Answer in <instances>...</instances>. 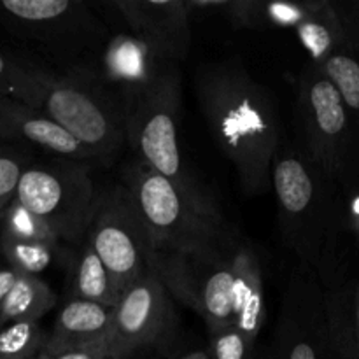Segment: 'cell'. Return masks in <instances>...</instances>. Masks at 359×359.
<instances>
[{
  "mask_svg": "<svg viewBox=\"0 0 359 359\" xmlns=\"http://www.w3.org/2000/svg\"><path fill=\"white\" fill-rule=\"evenodd\" d=\"M195 91L207 130L233 165L242 193H265L272 186L273 158L283 146L273 95L237 56L203 63L196 70Z\"/></svg>",
  "mask_w": 359,
  "mask_h": 359,
  "instance_id": "6da1fadb",
  "label": "cell"
},
{
  "mask_svg": "<svg viewBox=\"0 0 359 359\" xmlns=\"http://www.w3.org/2000/svg\"><path fill=\"white\" fill-rule=\"evenodd\" d=\"M272 188L284 242L326 287L337 226L335 182L307 151L283 142L272 163Z\"/></svg>",
  "mask_w": 359,
  "mask_h": 359,
  "instance_id": "7a4b0ae2",
  "label": "cell"
},
{
  "mask_svg": "<svg viewBox=\"0 0 359 359\" xmlns=\"http://www.w3.org/2000/svg\"><path fill=\"white\" fill-rule=\"evenodd\" d=\"M0 28L37 49L62 74H97L111 39L84 0H0Z\"/></svg>",
  "mask_w": 359,
  "mask_h": 359,
  "instance_id": "3957f363",
  "label": "cell"
},
{
  "mask_svg": "<svg viewBox=\"0 0 359 359\" xmlns=\"http://www.w3.org/2000/svg\"><path fill=\"white\" fill-rule=\"evenodd\" d=\"M153 251L228 252L244 237L224 216L205 212L172 181L135 158L121 170Z\"/></svg>",
  "mask_w": 359,
  "mask_h": 359,
  "instance_id": "277c9868",
  "label": "cell"
},
{
  "mask_svg": "<svg viewBox=\"0 0 359 359\" xmlns=\"http://www.w3.org/2000/svg\"><path fill=\"white\" fill-rule=\"evenodd\" d=\"M182 105L181 67L140 98L126 114V144L146 167L174 182L195 205L214 216H224L210 191L191 174L179 146Z\"/></svg>",
  "mask_w": 359,
  "mask_h": 359,
  "instance_id": "5b68a950",
  "label": "cell"
},
{
  "mask_svg": "<svg viewBox=\"0 0 359 359\" xmlns=\"http://www.w3.org/2000/svg\"><path fill=\"white\" fill-rule=\"evenodd\" d=\"M42 93L39 111L111 163L126 144V114L97 74H62L34 63Z\"/></svg>",
  "mask_w": 359,
  "mask_h": 359,
  "instance_id": "8992f818",
  "label": "cell"
},
{
  "mask_svg": "<svg viewBox=\"0 0 359 359\" xmlns=\"http://www.w3.org/2000/svg\"><path fill=\"white\" fill-rule=\"evenodd\" d=\"M297 88L305 151L335 184H353L359 179V156L349 112L339 90L312 62L298 74Z\"/></svg>",
  "mask_w": 359,
  "mask_h": 359,
  "instance_id": "52a82bcc",
  "label": "cell"
},
{
  "mask_svg": "<svg viewBox=\"0 0 359 359\" xmlns=\"http://www.w3.org/2000/svg\"><path fill=\"white\" fill-rule=\"evenodd\" d=\"M90 168V163L63 158L30 163L16 198L42 217L60 241L79 245L86 238L100 198Z\"/></svg>",
  "mask_w": 359,
  "mask_h": 359,
  "instance_id": "ba28073f",
  "label": "cell"
},
{
  "mask_svg": "<svg viewBox=\"0 0 359 359\" xmlns=\"http://www.w3.org/2000/svg\"><path fill=\"white\" fill-rule=\"evenodd\" d=\"M238 245L228 252H151V266L170 297L198 314L209 333L233 326Z\"/></svg>",
  "mask_w": 359,
  "mask_h": 359,
  "instance_id": "9c48e42d",
  "label": "cell"
},
{
  "mask_svg": "<svg viewBox=\"0 0 359 359\" xmlns=\"http://www.w3.org/2000/svg\"><path fill=\"white\" fill-rule=\"evenodd\" d=\"M84 241L107 266L121 293L151 269L149 235L121 182L100 191Z\"/></svg>",
  "mask_w": 359,
  "mask_h": 359,
  "instance_id": "30bf717a",
  "label": "cell"
},
{
  "mask_svg": "<svg viewBox=\"0 0 359 359\" xmlns=\"http://www.w3.org/2000/svg\"><path fill=\"white\" fill-rule=\"evenodd\" d=\"M269 354L270 359H339L326 290L302 265L287 280Z\"/></svg>",
  "mask_w": 359,
  "mask_h": 359,
  "instance_id": "8fae6325",
  "label": "cell"
},
{
  "mask_svg": "<svg viewBox=\"0 0 359 359\" xmlns=\"http://www.w3.org/2000/svg\"><path fill=\"white\" fill-rule=\"evenodd\" d=\"M174 298L151 266L119 298L107 339L112 359H130L146 349L165 347L175 339Z\"/></svg>",
  "mask_w": 359,
  "mask_h": 359,
  "instance_id": "7c38bea8",
  "label": "cell"
},
{
  "mask_svg": "<svg viewBox=\"0 0 359 359\" xmlns=\"http://www.w3.org/2000/svg\"><path fill=\"white\" fill-rule=\"evenodd\" d=\"M181 67L130 30L111 35L102 55L98 77L118 98L125 114L146 97L172 69Z\"/></svg>",
  "mask_w": 359,
  "mask_h": 359,
  "instance_id": "4fadbf2b",
  "label": "cell"
},
{
  "mask_svg": "<svg viewBox=\"0 0 359 359\" xmlns=\"http://www.w3.org/2000/svg\"><path fill=\"white\" fill-rule=\"evenodd\" d=\"M126 30L181 65L191 48V11L186 0H109Z\"/></svg>",
  "mask_w": 359,
  "mask_h": 359,
  "instance_id": "5bb4252c",
  "label": "cell"
},
{
  "mask_svg": "<svg viewBox=\"0 0 359 359\" xmlns=\"http://www.w3.org/2000/svg\"><path fill=\"white\" fill-rule=\"evenodd\" d=\"M191 14H219L237 30H297L316 13L321 0L265 2V0H186Z\"/></svg>",
  "mask_w": 359,
  "mask_h": 359,
  "instance_id": "9a60e30c",
  "label": "cell"
},
{
  "mask_svg": "<svg viewBox=\"0 0 359 359\" xmlns=\"http://www.w3.org/2000/svg\"><path fill=\"white\" fill-rule=\"evenodd\" d=\"M0 121L18 137L20 142L42 147L56 158L81 161V163L98 161L97 154L91 153L60 123L30 105L9 98H0Z\"/></svg>",
  "mask_w": 359,
  "mask_h": 359,
  "instance_id": "2e32d148",
  "label": "cell"
},
{
  "mask_svg": "<svg viewBox=\"0 0 359 359\" xmlns=\"http://www.w3.org/2000/svg\"><path fill=\"white\" fill-rule=\"evenodd\" d=\"M114 309L97 302L69 298L60 309L44 347H72L107 342L114 323Z\"/></svg>",
  "mask_w": 359,
  "mask_h": 359,
  "instance_id": "e0dca14e",
  "label": "cell"
},
{
  "mask_svg": "<svg viewBox=\"0 0 359 359\" xmlns=\"http://www.w3.org/2000/svg\"><path fill=\"white\" fill-rule=\"evenodd\" d=\"M237 286H235V328L241 330L252 344H258L259 333L266 321V298L263 270L258 255L248 241L238 245Z\"/></svg>",
  "mask_w": 359,
  "mask_h": 359,
  "instance_id": "ac0fdd59",
  "label": "cell"
},
{
  "mask_svg": "<svg viewBox=\"0 0 359 359\" xmlns=\"http://www.w3.org/2000/svg\"><path fill=\"white\" fill-rule=\"evenodd\" d=\"M69 298L97 302L116 307L121 290L97 252L86 241L77 245L69 262Z\"/></svg>",
  "mask_w": 359,
  "mask_h": 359,
  "instance_id": "d6986e66",
  "label": "cell"
},
{
  "mask_svg": "<svg viewBox=\"0 0 359 359\" xmlns=\"http://www.w3.org/2000/svg\"><path fill=\"white\" fill-rule=\"evenodd\" d=\"M294 34L316 65L347 49L346 28L333 0H321L316 13L309 16Z\"/></svg>",
  "mask_w": 359,
  "mask_h": 359,
  "instance_id": "ffe728a7",
  "label": "cell"
},
{
  "mask_svg": "<svg viewBox=\"0 0 359 359\" xmlns=\"http://www.w3.org/2000/svg\"><path fill=\"white\" fill-rule=\"evenodd\" d=\"M55 305L56 294L46 280L37 276L20 273L0 307V328L16 321L41 323Z\"/></svg>",
  "mask_w": 359,
  "mask_h": 359,
  "instance_id": "44dd1931",
  "label": "cell"
},
{
  "mask_svg": "<svg viewBox=\"0 0 359 359\" xmlns=\"http://www.w3.org/2000/svg\"><path fill=\"white\" fill-rule=\"evenodd\" d=\"M333 344L339 359H359V283L351 290L326 291Z\"/></svg>",
  "mask_w": 359,
  "mask_h": 359,
  "instance_id": "7402d4cb",
  "label": "cell"
},
{
  "mask_svg": "<svg viewBox=\"0 0 359 359\" xmlns=\"http://www.w3.org/2000/svg\"><path fill=\"white\" fill-rule=\"evenodd\" d=\"M318 67L335 84L346 104L359 156V58L349 49H344L326 58Z\"/></svg>",
  "mask_w": 359,
  "mask_h": 359,
  "instance_id": "603a6c76",
  "label": "cell"
},
{
  "mask_svg": "<svg viewBox=\"0 0 359 359\" xmlns=\"http://www.w3.org/2000/svg\"><path fill=\"white\" fill-rule=\"evenodd\" d=\"M42 88L30 60L9 56L0 51V98L39 107Z\"/></svg>",
  "mask_w": 359,
  "mask_h": 359,
  "instance_id": "cb8c5ba5",
  "label": "cell"
},
{
  "mask_svg": "<svg viewBox=\"0 0 359 359\" xmlns=\"http://www.w3.org/2000/svg\"><path fill=\"white\" fill-rule=\"evenodd\" d=\"M0 252L18 273L39 277L58 259L62 249L56 244L16 241L0 235Z\"/></svg>",
  "mask_w": 359,
  "mask_h": 359,
  "instance_id": "d4e9b609",
  "label": "cell"
},
{
  "mask_svg": "<svg viewBox=\"0 0 359 359\" xmlns=\"http://www.w3.org/2000/svg\"><path fill=\"white\" fill-rule=\"evenodd\" d=\"M0 235L16 241L46 242L60 245V238L42 217L14 198L0 214Z\"/></svg>",
  "mask_w": 359,
  "mask_h": 359,
  "instance_id": "484cf974",
  "label": "cell"
},
{
  "mask_svg": "<svg viewBox=\"0 0 359 359\" xmlns=\"http://www.w3.org/2000/svg\"><path fill=\"white\" fill-rule=\"evenodd\" d=\"M48 342L37 321H16L0 328V359H35Z\"/></svg>",
  "mask_w": 359,
  "mask_h": 359,
  "instance_id": "4316f807",
  "label": "cell"
},
{
  "mask_svg": "<svg viewBox=\"0 0 359 359\" xmlns=\"http://www.w3.org/2000/svg\"><path fill=\"white\" fill-rule=\"evenodd\" d=\"M23 142H0V214L16 198L18 186L32 156Z\"/></svg>",
  "mask_w": 359,
  "mask_h": 359,
  "instance_id": "83f0119b",
  "label": "cell"
},
{
  "mask_svg": "<svg viewBox=\"0 0 359 359\" xmlns=\"http://www.w3.org/2000/svg\"><path fill=\"white\" fill-rule=\"evenodd\" d=\"M210 359H256V344L235 326L209 333Z\"/></svg>",
  "mask_w": 359,
  "mask_h": 359,
  "instance_id": "f1b7e54d",
  "label": "cell"
},
{
  "mask_svg": "<svg viewBox=\"0 0 359 359\" xmlns=\"http://www.w3.org/2000/svg\"><path fill=\"white\" fill-rule=\"evenodd\" d=\"M37 359H112L109 354L107 342L88 344V346L72 347H44Z\"/></svg>",
  "mask_w": 359,
  "mask_h": 359,
  "instance_id": "f546056e",
  "label": "cell"
},
{
  "mask_svg": "<svg viewBox=\"0 0 359 359\" xmlns=\"http://www.w3.org/2000/svg\"><path fill=\"white\" fill-rule=\"evenodd\" d=\"M339 16L346 28L347 49L359 58V0L356 2H335Z\"/></svg>",
  "mask_w": 359,
  "mask_h": 359,
  "instance_id": "4dcf8cb0",
  "label": "cell"
},
{
  "mask_svg": "<svg viewBox=\"0 0 359 359\" xmlns=\"http://www.w3.org/2000/svg\"><path fill=\"white\" fill-rule=\"evenodd\" d=\"M347 191V203H346V217L349 223L351 230L356 235L359 242V179L353 184L344 188Z\"/></svg>",
  "mask_w": 359,
  "mask_h": 359,
  "instance_id": "1f68e13d",
  "label": "cell"
},
{
  "mask_svg": "<svg viewBox=\"0 0 359 359\" xmlns=\"http://www.w3.org/2000/svg\"><path fill=\"white\" fill-rule=\"evenodd\" d=\"M18 277H20V273H18L14 269H11L9 265L0 266V307H2L7 293H9L11 287L14 286Z\"/></svg>",
  "mask_w": 359,
  "mask_h": 359,
  "instance_id": "d6a6232c",
  "label": "cell"
},
{
  "mask_svg": "<svg viewBox=\"0 0 359 359\" xmlns=\"http://www.w3.org/2000/svg\"><path fill=\"white\" fill-rule=\"evenodd\" d=\"M0 142H20V140H18V137L14 135V133L11 132V130L7 128L2 121H0Z\"/></svg>",
  "mask_w": 359,
  "mask_h": 359,
  "instance_id": "836d02e7",
  "label": "cell"
},
{
  "mask_svg": "<svg viewBox=\"0 0 359 359\" xmlns=\"http://www.w3.org/2000/svg\"><path fill=\"white\" fill-rule=\"evenodd\" d=\"M179 359H210V354L207 349H195V351H189L188 354L181 356Z\"/></svg>",
  "mask_w": 359,
  "mask_h": 359,
  "instance_id": "e575fe53",
  "label": "cell"
},
{
  "mask_svg": "<svg viewBox=\"0 0 359 359\" xmlns=\"http://www.w3.org/2000/svg\"><path fill=\"white\" fill-rule=\"evenodd\" d=\"M256 359H270L269 349H265V351H259V353H258V356H256Z\"/></svg>",
  "mask_w": 359,
  "mask_h": 359,
  "instance_id": "d590c367",
  "label": "cell"
},
{
  "mask_svg": "<svg viewBox=\"0 0 359 359\" xmlns=\"http://www.w3.org/2000/svg\"><path fill=\"white\" fill-rule=\"evenodd\" d=\"M35 359H37V358H35Z\"/></svg>",
  "mask_w": 359,
  "mask_h": 359,
  "instance_id": "8d00e7d4",
  "label": "cell"
}]
</instances>
